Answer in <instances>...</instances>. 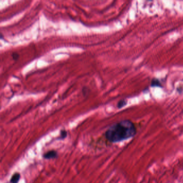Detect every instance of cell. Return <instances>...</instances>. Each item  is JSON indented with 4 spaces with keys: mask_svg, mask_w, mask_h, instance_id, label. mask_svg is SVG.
Masks as SVG:
<instances>
[{
    "mask_svg": "<svg viewBox=\"0 0 183 183\" xmlns=\"http://www.w3.org/2000/svg\"><path fill=\"white\" fill-rule=\"evenodd\" d=\"M136 133L133 122L124 120L112 125L105 133V137L111 142H118L134 137Z\"/></svg>",
    "mask_w": 183,
    "mask_h": 183,
    "instance_id": "1",
    "label": "cell"
},
{
    "mask_svg": "<svg viewBox=\"0 0 183 183\" xmlns=\"http://www.w3.org/2000/svg\"><path fill=\"white\" fill-rule=\"evenodd\" d=\"M57 156H58V153H57V151H49L45 153H44L43 157L44 159H49L56 158Z\"/></svg>",
    "mask_w": 183,
    "mask_h": 183,
    "instance_id": "2",
    "label": "cell"
},
{
    "mask_svg": "<svg viewBox=\"0 0 183 183\" xmlns=\"http://www.w3.org/2000/svg\"><path fill=\"white\" fill-rule=\"evenodd\" d=\"M21 178V175L19 173H15L12 177H11V183H18L19 182V179Z\"/></svg>",
    "mask_w": 183,
    "mask_h": 183,
    "instance_id": "3",
    "label": "cell"
},
{
    "mask_svg": "<svg viewBox=\"0 0 183 183\" xmlns=\"http://www.w3.org/2000/svg\"><path fill=\"white\" fill-rule=\"evenodd\" d=\"M151 86L153 87H161V83L158 79L153 78L151 82Z\"/></svg>",
    "mask_w": 183,
    "mask_h": 183,
    "instance_id": "4",
    "label": "cell"
},
{
    "mask_svg": "<svg viewBox=\"0 0 183 183\" xmlns=\"http://www.w3.org/2000/svg\"><path fill=\"white\" fill-rule=\"evenodd\" d=\"M127 104L126 100H120L118 103V104H117V107L119 108H123L125 106H126Z\"/></svg>",
    "mask_w": 183,
    "mask_h": 183,
    "instance_id": "5",
    "label": "cell"
},
{
    "mask_svg": "<svg viewBox=\"0 0 183 183\" xmlns=\"http://www.w3.org/2000/svg\"><path fill=\"white\" fill-rule=\"evenodd\" d=\"M67 132L65 130H62L61 131V133H60V137H61V139H65L66 137H67Z\"/></svg>",
    "mask_w": 183,
    "mask_h": 183,
    "instance_id": "6",
    "label": "cell"
},
{
    "mask_svg": "<svg viewBox=\"0 0 183 183\" xmlns=\"http://www.w3.org/2000/svg\"><path fill=\"white\" fill-rule=\"evenodd\" d=\"M12 57H13L14 60H17L18 59V58H19V55L17 54V53H13V55H12Z\"/></svg>",
    "mask_w": 183,
    "mask_h": 183,
    "instance_id": "7",
    "label": "cell"
}]
</instances>
